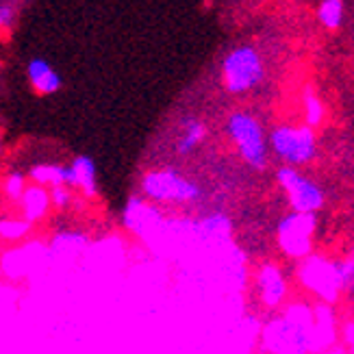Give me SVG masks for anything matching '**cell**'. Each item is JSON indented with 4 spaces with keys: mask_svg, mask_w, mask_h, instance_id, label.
<instances>
[{
    "mask_svg": "<svg viewBox=\"0 0 354 354\" xmlns=\"http://www.w3.org/2000/svg\"><path fill=\"white\" fill-rule=\"evenodd\" d=\"M313 315L306 306H291L266 326L263 344L272 354H309L315 350Z\"/></svg>",
    "mask_w": 354,
    "mask_h": 354,
    "instance_id": "obj_1",
    "label": "cell"
},
{
    "mask_svg": "<svg viewBox=\"0 0 354 354\" xmlns=\"http://www.w3.org/2000/svg\"><path fill=\"white\" fill-rule=\"evenodd\" d=\"M226 131L239 157L254 170H263L268 163V140L259 120L245 111H235L226 122Z\"/></svg>",
    "mask_w": 354,
    "mask_h": 354,
    "instance_id": "obj_2",
    "label": "cell"
},
{
    "mask_svg": "<svg viewBox=\"0 0 354 354\" xmlns=\"http://www.w3.org/2000/svg\"><path fill=\"white\" fill-rule=\"evenodd\" d=\"M263 59L252 46H239L230 50L222 64V81L230 94H243L263 81Z\"/></svg>",
    "mask_w": 354,
    "mask_h": 354,
    "instance_id": "obj_3",
    "label": "cell"
},
{
    "mask_svg": "<svg viewBox=\"0 0 354 354\" xmlns=\"http://www.w3.org/2000/svg\"><path fill=\"white\" fill-rule=\"evenodd\" d=\"M270 148L289 167L311 163L317 155V140L309 127H276L270 133Z\"/></svg>",
    "mask_w": 354,
    "mask_h": 354,
    "instance_id": "obj_4",
    "label": "cell"
},
{
    "mask_svg": "<svg viewBox=\"0 0 354 354\" xmlns=\"http://www.w3.org/2000/svg\"><path fill=\"white\" fill-rule=\"evenodd\" d=\"M144 194L155 200V203H165V205H192L203 198V189L189 178L174 170H159L150 172L142 180Z\"/></svg>",
    "mask_w": 354,
    "mask_h": 354,
    "instance_id": "obj_5",
    "label": "cell"
},
{
    "mask_svg": "<svg viewBox=\"0 0 354 354\" xmlns=\"http://www.w3.org/2000/svg\"><path fill=\"white\" fill-rule=\"evenodd\" d=\"M276 180L287 194V200L294 213H311L315 215L326 203V194L319 185L311 178L302 174L298 167L283 165L276 172Z\"/></svg>",
    "mask_w": 354,
    "mask_h": 354,
    "instance_id": "obj_6",
    "label": "cell"
},
{
    "mask_svg": "<svg viewBox=\"0 0 354 354\" xmlns=\"http://www.w3.org/2000/svg\"><path fill=\"white\" fill-rule=\"evenodd\" d=\"M315 215L311 213H289L279 222L276 237L281 250L291 259H306L313 248Z\"/></svg>",
    "mask_w": 354,
    "mask_h": 354,
    "instance_id": "obj_7",
    "label": "cell"
},
{
    "mask_svg": "<svg viewBox=\"0 0 354 354\" xmlns=\"http://www.w3.org/2000/svg\"><path fill=\"white\" fill-rule=\"evenodd\" d=\"M300 281L324 302H335L344 289L339 272H337V261L322 257H306L304 266L300 268Z\"/></svg>",
    "mask_w": 354,
    "mask_h": 354,
    "instance_id": "obj_8",
    "label": "cell"
},
{
    "mask_svg": "<svg viewBox=\"0 0 354 354\" xmlns=\"http://www.w3.org/2000/svg\"><path fill=\"white\" fill-rule=\"evenodd\" d=\"M257 287H259V296L268 309H276L281 306L283 300L287 298V281L281 272L279 266L274 263H263L257 276Z\"/></svg>",
    "mask_w": 354,
    "mask_h": 354,
    "instance_id": "obj_9",
    "label": "cell"
},
{
    "mask_svg": "<svg viewBox=\"0 0 354 354\" xmlns=\"http://www.w3.org/2000/svg\"><path fill=\"white\" fill-rule=\"evenodd\" d=\"M28 81L33 85V89L41 96H48L55 94V91L61 89V76L59 72L44 59H30L28 61Z\"/></svg>",
    "mask_w": 354,
    "mask_h": 354,
    "instance_id": "obj_10",
    "label": "cell"
},
{
    "mask_svg": "<svg viewBox=\"0 0 354 354\" xmlns=\"http://www.w3.org/2000/svg\"><path fill=\"white\" fill-rule=\"evenodd\" d=\"M22 213H24V220L28 224H33L37 220H41L46 211L50 207V192L41 187V185H30V187L24 189L22 198Z\"/></svg>",
    "mask_w": 354,
    "mask_h": 354,
    "instance_id": "obj_11",
    "label": "cell"
},
{
    "mask_svg": "<svg viewBox=\"0 0 354 354\" xmlns=\"http://www.w3.org/2000/svg\"><path fill=\"white\" fill-rule=\"evenodd\" d=\"M72 176H74V187H79L85 196L94 198L96 196V163L91 157L81 155L76 157L70 165Z\"/></svg>",
    "mask_w": 354,
    "mask_h": 354,
    "instance_id": "obj_12",
    "label": "cell"
},
{
    "mask_svg": "<svg viewBox=\"0 0 354 354\" xmlns=\"http://www.w3.org/2000/svg\"><path fill=\"white\" fill-rule=\"evenodd\" d=\"M30 178H33L37 185L46 187V185H50V187H61V185H66V187H74V176H72V170L70 165H35L33 170H30Z\"/></svg>",
    "mask_w": 354,
    "mask_h": 354,
    "instance_id": "obj_13",
    "label": "cell"
},
{
    "mask_svg": "<svg viewBox=\"0 0 354 354\" xmlns=\"http://www.w3.org/2000/svg\"><path fill=\"white\" fill-rule=\"evenodd\" d=\"M194 228H196V235L200 239L211 241V243L224 241L230 235V222H228V218L224 213H211L209 218L196 222Z\"/></svg>",
    "mask_w": 354,
    "mask_h": 354,
    "instance_id": "obj_14",
    "label": "cell"
},
{
    "mask_svg": "<svg viewBox=\"0 0 354 354\" xmlns=\"http://www.w3.org/2000/svg\"><path fill=\"white\" fill-rule=\"evenodd\" d=\"M205 135H207V129L205 124L200 120H185L183 122V135H180V140L176 144V152L178 155H189V152L205 140Z\"/></svg>",
    "mask_w": 354,
    "mask_h": 354,
    "instance_id": "obj_15",
    "label": "cell"
},
{
    "mask_svg": "<svg viewBox=\"0 0 354 354\" xmlns=\"http://www.w3.org/2000/svg\"><path fill=\"white\" fill-rule=\"evenodd\" d=\"M304 120H306V127L309 129H315L322 124V120H324V102H322V98L315 94V91L311 87L304 89Z\"/></svg>",
    "mask_w": 354,
    "mask_h": 354,
    "instance_id": "obj_16",
    "label": "cell"
},
{
    "mask_svg": "<svg viewBox=\"0 0 354 354\" xmlns=\"http://www.w3.org/2000/svg\"><path fill=\"white\" fill-rule=\"evenodd\" d=\"M317 18L326 28H339L344 20V0H322L317 7Z\"/></svg>",
    "mask_w": 354,
    "mask_h": 354,
    "instance_id": "obj_17",
    "label": "cell"
},
{
    "mask_svg": "<svg viewBox=\"0 0 354 354\" xmlns=\"http://www.w3.org/2000/svg\"><path fill=\"white\" fill-rule=\"evenodd\" d=\"M30 224L22 218H3L0 220V237L7 241H18L28 233Z\"/></svg>",
    "mask_w": 354,
    "mask_h": 354,
    "instance_id": "obj_18",
    "label": "cell"
},
{
    "mask_svg": "<svg viewBox=\"0 0 354 354\" xmlns=\"http://www.w3.org/2000/svg\"><path fill=\"white\" fill-rule=\"evenodd\" d=\"M24 174L20 172H11L5 180V194L11 198V200H20L22 194H24Z\"/></svg>",
    "mask_w": 354,
    "mask_h": 354,
    "instance_id": "obj_19",
    "label": "cell"
},
{
    "mask_svg": "<svg viewBox=\"0 0 354 354\" xmlns=\"http://www.w3.org/2000/svg\"><path fill=\"white\" fill-rule=\"evenodd\" d=\"M337 272H339V279H342V287H352L354 285V254L344 259V261H337Z\"/></svg>",
    "mask_w": 354,
    "mask_h": 354,
    "instance_id": "obj_20",
    "label": "cell"
},
{
    "mask_svg": "<svg viewBox=\"0 0 354 354\" xmlns=\"http://www.w3.org/2000/svg\"><path fill=\"white\" fill-rule=\"evenodd\" d=\"M50 205H55L57 209H66L70 205V189L66 187V185H61V187H53Z\"/></svg>",
    "mask_w": 354,
    "mask_h": 354,
    "instance_id": "obj_21",
    "label": "cell"
},
{
    "mask_svg": "<svg viewBox=\"0 0 354 354\" xmlns=\"http://www.w3.org/2000/svg\"><path fill=\"white\" fill-rule=\"evenodd\" d=\"M15 20V9L9 3L0 5V28H9Z\"/></svg>",
    "mask_w": 354,
    "mask_h": 354,
    "instance_id": "obj_22",
    "label": "cell"
},
{
    "mask_svg": "<svg viewBox=\"0 0 354 354\" xmlns=\"http://www.w3.org/2000/svg\"><path fill=\"white\" fill-rule=\"evenodd\" d=\"M344 342H346V348L350 350V354H354V322H348L344 326Z\"/></svg>",
    "mask_w": 354,
    "mask_h": 354,
    "instance_id": "obj_23",
    "label": "cell"
},
{
    "mask_svg": "<svg viewBox=\"0 0 354 354\" xmlns=\"http://www.w3.org/2000/svg\"><path fill=\"white\" fill-rule=\"evenodd\" d=\"M322 354H348V350L344 346H330L328 350H324Z\"/></svg>",
    "mask_w": 354,
    "mask_h": 354,
    "instance_id": "obj_24",
    "label": "cell"
}]
</instances>
